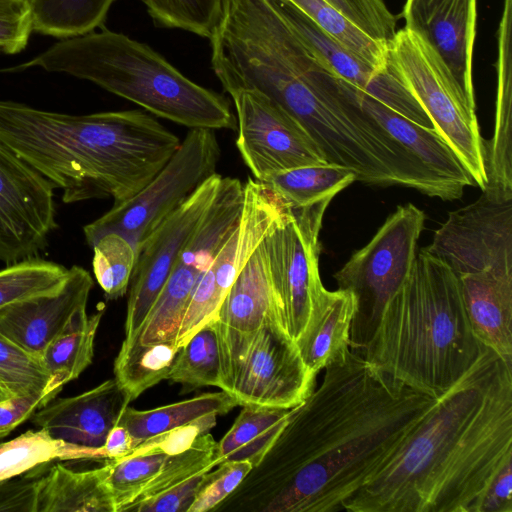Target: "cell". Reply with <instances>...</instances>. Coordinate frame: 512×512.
<instances>
[{
	"label": "cell",
	"mask_w": 512,
	"mask_h": 512,
	"mask_svg": "<svg viewBox=\"0 0 512 512\" xmlns=\"http://www.w3.org/2000/svg\"><path fill=\"white\" fill-rule=\"evenodd\" d=\"M136 446L128 430L123 425L117 424L108 433L103 449L106 460L117 461L128 457Z\"/></svg>",
	"instance_id": "7dc6e473"
},
{
	"label": "cell",
	"mask_w": 512,
	"mask_h": 512,
	"mask_svg": "<svg viewBox=\"0 0 512 512\" xmlns=\"http://www.w3.org/2000/svg\"><path fill=\"white\" fill-rule=\"evenodd\" d=\"M168 457L164 453L142 454L111 461L108 483L116 512H124L158 474Z\"/></svg>",
	"instance_id": "8d00e7d4"
},
{
	"label": "cell",
	"mask_w": 512,
	"mask_h": 512,
	"mask_svg": "<svg viewBox=\"0 0 512 512\" xmlns=\"http://www.w3.org/2000/svg\"><path fill=\"white\" fill-rule=\"evenodd\" d=\"M129 403L116 380L109 379L81 394L54 398L30 420L54 439L104 451L108 433L119 423Z\"/></svg>",
	"instance_id": "ac0fdd59"
},
{
	"label": "cell",
	"mask_w": 512,
	"mask_h": 512,
	"mask_svg": "<svg viewBox=\"0 0 512 512\" xmlns=\"http://www.w3.org/2000/svg\"><path fill=\"white\" fill-rule=\"evenodd\" d=\"M220 146L213 129L191 128L179 147L134 196L114 202L101 217L83 227L92 247L103 235L116 232L138 245L206 179L216 173Z\"/></svg>",
	"instance_id": "ba28073f"
},
{
	"label": "cell",
	"mask_w": 512,
	"mask_h": 512,
	"mask_svg": "<svg viewBox=\"0 0 512 512\" xmlns=\"http://www.w3.org/2000/svg\"><path fill=\"white\" fill-rule=\"evenodd\" d=\"M275 7L315 57L336 76L365 91L381 71L325 33L302 12L282 0Z\"/></svg>",
	"instance_id": "4316f807"
},
{
	"label": "cell",
	"mask_w": 512,
	"mask_h": 512,
	"mask_svg": "<svg viewBox=\"0 0 512 512\" xmlns=\"http://www.w3.org/2000/svg\"><path fill=\"white\" fill-rule=\"evenodd\" d=\"M50 463L0 482V512H37L38 482Z\"/></svg>",
	"instance_id": "ee69618b"
},
{
	"label": "cell",
	"mask_w": 512,
	"mask_h": 512,
	"mask_svg": "<svg viewBox=\"0 0 512 512\" xmlns=\"http://www.w3.org/2000/svg\"><path fill=\"white\" fill-rule=\"evenodd\" d=\"M157 27L181 29L210 39L224 0H140Z\"/></svg>",
	"instance_id": "d590c367"
},
{
	"label": "cell",
	"mask_w": 512,
	"mask_h": 512,
	"mask_svg": "<svg viewBox=\"0 0 512 512\" xmlns=\"http://www.w3.org/2000/svg\"><path fill=\"white\" fill-rule=\"evenodd\" d=\"M0 142L76 203L134 196L181 140L142 110L74 115L0 100Z\"/></svg>",
	"instance_id": "3957f363"
},
{
	"label": "cell",
	"mask_w": 512,
	"mask_h": 512,
	"mask_svg": "<svg viewBox=\"0 0 512 512\" xmlns=\"http://www.w3.org/2000/svg\"><path fill=\"white\" fill-rule=\"evenodd\" d=\"M166 379L191 388L221 387V357L215 321L205 325L178 348Z\"/></svg>",
	"instance_id": "1f68e13d"
},
{
	"label": "cell",
	"mask_w": 512,
	"mask_h": 512,
	"mask_svg": "<svg viewBox=\"0 0 512 512\" xmlns=\"http://www.w3.org/2000/svg\"><path fill=\"white\" fill-rule=\"evenodd\" d=\"M177 351L171 344L123 340L114 361V379L130 402L167 378Z\"/></svg>",
	"instance_id": "4dcf8cb0"
},
{
	"label": "cell",
	"mask_w": 512,
	"mask_h": 512,
	"mask_svg": "<svg viewBox=\"0 0 512 512\" xmlns=\"http://www.w3.org/2000/svg\"><path fill=\"white\" fill-rule=\"evenodd\" d=\"M457 279L475 337L512 362V272H480Z\"/></svg>",
	"instance_id": "44dd1931"
},
{
	"label": "cell",
	"mask_w": 512,
	"mask_h": 512,
	"mask_svg": "<svg viewBox=\"0 0 512 512\" xmlns=\"http://www.w3.org/2000/svg\"><path fill=\"white\" fill-rule=\"evenodd\" d=\"M68 275V268L39 257L7 264L0 269V308L11 303L52 292Z\"/></svg>",
	"instance_id": "836d02e7"
},
{
	"label": "cell",
	"mask_w": 512,
	"mask_h": 512,
	"mask_svg": "<svg viewBox=\"0 0 512 512\" xmlns=\"http://www.w3.org/2000/svg\"><path fill=\"white\" fill-rule=\"evenodd\" d=\"M112 463L75 471L49 465L38 482L37 512H116L108 478Z\"/></svg>",
	"instance_id": "7402d4cb"
},
{
	"label": "cell",
	"mask_w": 512,
	"mask_h": 512,
	"mask_svg": "<svg viewBox=\"0 0 512 512\" xmlns=\"http://www.w3.org/2000/svg\"><path fill=\"white\" fill-rule=\"evenodd\" d=\"M356 181L348 168L332 164L307 165L266 178V183L288 206L303 207L324 198H333Z\"/></svg>",
	"instance_id": "f1b7e54d"
},
{
	"label": "cell",
	"mask_w": 512,
	"mask_h": 512,
	"mask_svg": "<svg viewBox=\"0 0 512 512\" xmlns=\"http://www.w3.org/2000/svg\"><path fill=\"white\" fill-rule=\"evenodd\" d=\"M103 316L80 312L44 350L41 362L49 375L46 390L55 396L92 363L94 341Z\"/></svg>",
	"instance_id": "d4e9b609"
},
{
	"label": "cell",
	"mask_w": 512,
	"mask_h": 512,
	"mask_svg": "<svg viewBox=\"0 0 512 512\" xmlns=\"http://www.w3.org/2000/svg\"><path fill=\"white\" fill-rule=\"evenodd\" d=\"M512 462V362L481 344L471 367L435 399L348 512H480Z\"/></svg>",
	"instance_id": "7a4b0ae2"
},
{
	"label": "cell",
	"mask_w": 512,
	"mask_h": 512,
	"mask_svg": "<svg viewBox=\"0 0 512 512\" xmlns=\"http://www.w3.org/2000/svg\"><path fill=\"white\" fill-rule=\"evenodd\" d=\"M221 179L218 173L206 179L138 245L128 288L124 341L135 339L178 255L214 199Z\"/></svg>",
	"instance_id": "5bb4252c"
},
{
	"label": "cell",
	"mask_w": 512,
	"mask_h": 512,
	"mask_svg": "<svg viewBox=\"0 0 512 512\" xmlns=\"http://www.w3.org/2000/svg\"><path fill=\"white\" fill-rule=\"evenodd\" d=\"M353 91L360 107L430 172L461 195L466 186H475L459 157L434 128L404 118L355 86Z\"/></svg>",
	"instance_id": "ffe728a7"
},
{
	"label": "cell",
	"mask_w": 512,
	"mask_h": 512,
	"mask_svg": "<svg viewBox=\"0 0 512 512\" xmlns=\"http://www.w3.org/2000/svg\"><path fill=\"white\" fill-rule=\"evenodd\" d=\"M62 460H106V455L103 450L54 439L41 428L28 430L0 443V482L18 477L39 465Z\"/></svg>",
	"instance_id": "83f0119b"
},
{
	"label": "cell",
	"mask_w": 512,
	"mask_h": 512,
	"mask_svg": "<svg viewBox=\"0 0 512 512\" xmlns=\"http://www.w3.org/2000/svg\"><path fill=\"white\" fill-rule=\"evenodd\" d=\"M480 512H512V462L507 463L491 482Z\"/></svg>",
	"instance_id": "bcb514c9"
},
{
	"label": "cell",
	"mask_w": 512,
	"mask_h": 512,
	"mask_svg": "<svg viewBox=\"0 0 512 512\" xmlns=\"http://www.w3.org/2000/svg\"><path fill=\"white\" fill-rule=\"evenodd\" d=\"M217 415L204 416L190 424L175 428L147 439L137 445L129 456L164 453L174 455L188 449L201 435L216 425ZM128 456V457H129Z\"/></svg>",
	"instance_id": "b9f144b4"
},
{
	"label": "cell",
	"mask_w": 512,
	"mask_h": 512,
	"mask_svg": "<svg viewBox=\"0 0 512 512\" xmlns=\"http://www.w3.org/2000/svg\"><path fill=\"white\" fill-rule=\"evenodd\" d=\"M387 58L434 129L459 157L475 186L483 191L487 185L485 140L476 104L464 95L435 51L406 28L396 31L388 45Z\"/></svg>",
	"instance_id": "8992f818"
},
{
	"label": "cell",
	"mask_w": 512,
	"mask_h": 512,
	"mask_svg": "<svg viewBox=\"0 0 512 512\" xmlns=\"http://www.w3.org/2000/svg\"><path fill=\"white\" fill-rule=\"evenodd\" d=\"M207 472H199L167 490L147 499L133 502L125 511L188 512L205 481Z\"/></svg>",
	"instance_id": "7bdbcfd3"
},
{
	"label": "cell",
	"mask_w": 512,
	"mask_h": 512,
	"mask_svg": "<svg viewBox=\"0 0 512 512\" xmlns=\"http://www.w3.org/2000/svg\"><path fill=\"white\" fill-rule=\"evenodd\" d=\"M33 31L60 39L103 26L116 0H29Z\"/></svg>",
	"instance_id": "f546056e"
},
{
	"label": "cell",
	"mask_w": 512,
	"mask_h": 512,
	"mask_svg": "<svg viewBox=\"0 0 512 512\" xmlns=\"http://www.w3.org/2000/svg\"><path fill=\"white\" fill-rule=\"evenodd\" d=\"M355 312L356 299L351 291L324 289L310 324L297 343L310 370L317 374L351 349L350 330Z\"/></svg>",
	"instance_id": "603a6c76"
},
{
	"label": "cell",
	"mask_w": 512,
	"mask_h": 512,
	"mask_svg": "<svg viewBox=\"0 0 512 512\" xmlns=\"http://www.w3.org/2000/svg\"><path fill=\"white\" fill-rule=\"evenodd\" d=\"M92 288L90 273L74 265L58 289L0 308V333L41 360L45 348L87 310Z\"/></svg>",
	"instance_id": "2e32d148"
},
{
	"label": "cell",
	"mask_w": 512,
	"mask_h": 512,
	"mask_svg": "<svg viewBox=\"0 0 512 512\" xmlns=\"http://www.w3.org/2000/svg\"><path fill=\"white\" fill-rule=\"evenodd\" d=\"M57 226L52 183L0 142V261L39 257Z\"/></svg>",
	"instance_id": "4fadbf2b"
},
{
	"label": "cell",
	"mask_w": 512,
	"mask_h": 512,
	"mask_svg": "<svg viewBox=\"0 0 512 512\" xmlns=\"http://www.w3.org/2000/svg\"><path fill=\"white\" fill-rule=\"evenodd\" d=\"M56 396L48 391L39 394L13 396L0 401V439L7 436L42 406Z\"/></svg>",
	"instance_id": "f6af8a7d"
},
{
	"label": "cell",
	"mask_w": 512,
	"mask_h": 512,
	"mask_svg": "<svg viewBox=\"0 0 512 512\" xmlns=\"http://www.w3.org/2000/svg\"><path fill=\"white\" fill-rule=\"evenodd\" d=\"M316 373L304 363L278 309L265 318L232 379L231 395L240 406L291 409L315 389Z\"/></svg>",
	"instance_id": "8fae6325"
},
{
	"label": "cell",
	"mask_w": 512,
	"mask_h": 512,
	"mask_svg": "<svg viewBox=\"0 0 512 512\" xmlns=\"http://www.w3.org/2000/svg\"><path fill=\"white\" fill-rule=\"evenodd\" d=\"M349 349L291 414L261 461L213 511L336 512L435 402Z\"/></svg>",
	"instance_id": "6da1fadb"
},
{
	"label": "cell",
	"mask_w": 512,
	"mask_h": 512,
	"mask_svg": "<svg viewBox=\"0 0 512 512\" xmlns=\"http://www.w3.org/2000/svg\"><path fill=\"white\" fill-rule=\"evenodd\" d=\"M425 220V213L412 203L399 205L372 239L334 274L338 288L351 291L356 299L352 350L365 347L386 303L409 276Z\"/></svg>",
	"instance_id": "52a82bcc"
},
{
	"label": "cell",
	"mask_w": 512,
	"mask_h": 512,
	"mask_svg": "<svg viewBox=\"0 0 512 512\" xmlns=\"http://www.w3.org/2000/svg\"><path fill=\"white\" fill-rule=\"evenodd\" d=\"M263 240L236 277L215 321L221 357L220 389L228 394L233 375L265 318L275 309L280 311Z\"/></svg>",
	"instance_id": "9a60e30c"
},
{
	"label": "cell",
	"mask_w": 512,
	"mask_h": 512,
	"mask_svg": "<svg viewBox=\"0 0 512 512\" xmlns=\"http://www.w3.org/2000/svg\"><path fill=\"white\" fill-rule=\"evenodd\" d=\"M49 375L41 360L31 356L0 333V382L14 395L46 390Z\"/></svg>",
	"instance_id": "74e56055"
},
{
	"label": "cell",
	"mask_w": 512,
	"mask_h": 512,
	"mask_svg": "<svg viewBox=\"0 0 512 512\" xmlns=\"http://www.w3.org/2000/svg\"><path fill=\"white\" fill-rule=\"evenodd\" d=\"M237 112L236 146L256 180L293 168L328 163L304 127L256 90L230 94Z\"/></svg>",
	"instance_id": "7c38bea8"
},
{
	"label": "cell",
	"mask_w": 512,
	"mask_h": 512,
	"mask_svg": "<svg viewBox=\"0 0 512 512\" xmlns=\"http://www.w3.org/2000/svg\"><path fill=\"white\" fill-rule=\"evenodd\" d=\"M252 468L248 461H224L208 471L188 512L213 511L240 485Z\"/></svg>",
	"instance_id": "ab89813d"
},
{
	"label": "cell",
	"mask_w": 512,
	"mask_h": 512,
	"mask_svg": "<svg viewBox=\"0 0 512 512\" xmlns=\"http://www.w3.org/2000/svg\"><path fill=\"white\" fill-rule=\"evenodd\" d=\"M282 1L297 8L325 33L378 70H383L387 67L388 47L374 41L364 34L327 1Z\"/></svg>",
	"instance_id": "d6a6232c"
},
{
	"label": "cell",
	"mask_w": 512,
	"mask_h": 512,
	"mask_svg": "<svg viewBox=\"0 0 512 512\" xmlns=\"http://www.w3.org/2000/svg\"><path fill=\"white\" fill-rule=\"evenodd\" d=\"M14 395L0 382V401L13 397Z\"/></svg>",
	"instance_id": "c3c4849f"
},
{
	"label": "cell",
	"mask_w": 512,
	"mask_h": 512,
	"mask_svg": "<svg viewBox=\"0 0 512 512\" xmlns=\"http://www.w3.org/2000/svg\"><path fill=\"white\" fill-rule=\"evenodd\" d=\"M231 428L217 442L218 465L224 461H248L256 466L286 424L292 408L246 405ZM217 465V466H218Z\"/></svg>",
	"instance_id": "cb8c5ba5"
},
{
	"label": "cell",
	"mask_w": 512,
	"mask_h": 512,
	"mask_svg": "<svg viewBox=\"0 0 512 512\" xmlns=\"http://www.w3.org/2000/svg\"><path fill=\"white\" fill-rule=\"evenodd\" d=\"M35 67L90 81L186 127H235L224 96L196 84L150 46L122 33L102 28L62 39L13 70Z\"/></svg>",
	"instance_id": "5b68a950"
},
{
	"label": "cell",
	"mask_w": 512,
	"mask_h": 512,
	"mask_svg": "<svg viewBox=\"0 0 512 512\" xmlns=\"http://www.w3.org/2000/svg\"><path fill=\"white\" fill-rule=\"evenodd\" d=\"M218 249L211 238L192 233L133 341L175 345L193 288Z\"/></svg>",
	"instance_id": "d6986e66"
},
{
	"label": "cell",
	"mask_w": 512,
	"mask_h": 512,
	"mask_svg": "<svg viewBox=\"0 0 512 512\" xmlns=\"http://www.w3.org/2000/svg\"><path fill=\"white\" fill-rule=\"evenodd\" d=\"M364 34L388 47L396 34V17L383 0H325Z\"/></svg>",
	"instance_id": "f35d334b"
},
{
	"label": "cell",
	"mask_w": 512,
	"mask_h": 512,
	"mask_svg": "<svg viewBox=\"0 0 512 512\" xmlns=\"http://www.w3.org/2000/svg\"><path fill=\"white\" fill-rule=\"evenodd\" d=\"M332 199L287 206L263 240L282 322L296 345L325 289L319 273V235Z\"/></svg>",
	"instance_id": "9c48e42d"
},
{
	"label": "cell",
	"mask_w": 512,
	"mask_h": 512,
	"mask_svg": "<svg viewBox=\"0 0 512 512\" xmlns=\"http://www.w3.org/2000/svg\"><path fill=\"white\" fill-rule=\"evenodd\" d=\"M480 349L456 275L424 248L358 353L394 380L438 398L471 367Z\"/></svg>",
	"instance_id": "277c9868"
},
{
	"label": "cell",
	"mask_w": 512,
	"mask_h": 512,
	"mask_svg": "<svg viewBox=\"0 0 512 512\" xmlns=\"http://www.w3.org/2000/svg\"><path fill=\"white\" fill-rule=\"evenodd\" d=\"M402 18L404 28L435 51L464 95L475 103L473 51L477 0H406Z\"/></svg>",
	"instance_id": "e0dca14e"
},
{
	"label": "cell",
	"mask_w": 512,
	"mask_h": 512,
	"mask_svg": "<svg viewBox=\"0 0 512 512\" xmlns=\"http://www.w3.org/2000/svg\"><path fill=\"white\" fill-rule=\"evenodd\" d=\"M425 249L456 277L512 272V195L483 190L477 200L448 214Z\"/></svg>",
	"instance_id": "30bf717a"
},
{
	"label": "cell",
	"mask_w": 512,
	"mask_h": 512,
	"mask_svg": "<svg viewBox=\"0 0 512 512\" xmlns=\"http://www.w3.org/2000/svg\"><path fill=\"white\" fill-rule=\"evenodd\" d=\"M94 276L105 298L117 300L127 292L137 259V248L123 235L110 232L92 246Z\"/></svg>",
	"instance_id": "e575fe53"
},
{
	"label": "cell",
	"mask_w": 512,
	"mask_h": 512,
	"mask_svg": "<svg viewBox=\"0 0 512 512\" xmlns=\"http://www.w3.org/2000/svg\"><path fill=\"white\" fill-rule=\"evenodd\" d=\"M237 405L236 400L224 391L205 393L150 410H137L127 406L118 424L128 430L138 445L147 439L190 424L204 416L226 414Z\"/></svg>",
	"instance_id": "484cf974"
},
{
	"label": "cell",
	"mask_w": 512,
	"mask_h": 512,
	"mask_svg": "<svg viewBox=\"0 0 512 512\" xmlns=\"http://www.w3.org/2000/svg\"><path fill=\"white\" fill-rule=\"evenodd\" d=\"M32 31L29 0H0V53L22 51Z\"/></svg>",
	"instance_id": "60d3db41"
}]
</instances>
